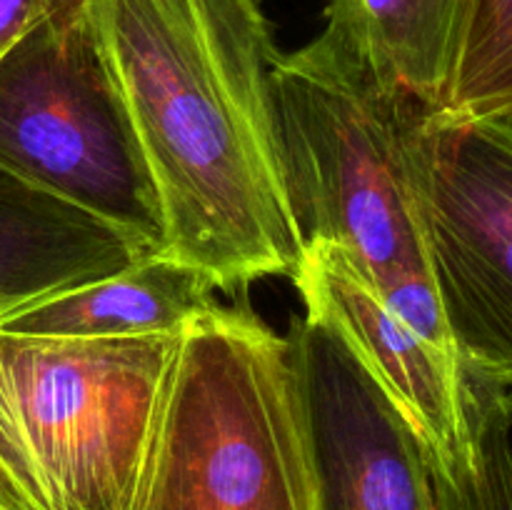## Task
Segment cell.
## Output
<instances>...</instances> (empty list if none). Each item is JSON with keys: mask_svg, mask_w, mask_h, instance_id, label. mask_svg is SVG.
<instances>
[{"mask_svg": "<svg viewBox=\"0 0 512 510\" xmlns=\"http://www.w3.org/2000/svg\"><path fill=\"white\" fill-rule=\"evenodd\" d=\"M148 168L163 255L243 290L293 275L290 208L260 0H80Z\"/></svg>", "mask_w": 512, "mask_h": 510, "instance_id": "6da1fadb", "label": "cell"}, {"mask_svg": "<svg viewBox=\"0 0 512 510\" xmlns=\"http://www.w3.org/2000/svg\"><path fill=\"white\" fill-rule=\"evenodd\" d=\"M60 3L63 0H0V55L48 18Z\"/></svg>", "mask_w": 512, "mask_h": 510, "instance_id": "5bb4252c", "label": "cell"}, {"mask_svg": "<svg viewBox=\"0 0 512 510\" xmlns=\"http://www.w3.org/2000/svg\"><path fill=\"white\" fill-rule=\"evenodd\" d=\"M468 455L433 473L438 510H512V383L468 380Z\"/></svg>", "mask_w": 512, "mask_h": 510, "instance_id": "7c38bea8", "label": "cell"}, {"mask_svg": "<svg viewBox=\"0 0 512 510\" xmlns=\"http://www.w3.org/2000/svg\"><path fill=\"white\" fill-rule=\"evenodd\" d=\"M145 510H315L290 338L250 310L185 325Z\"/></svg>", "mask_w": 512, "mask_h": 510, "instance_id": "277c9868", "label": "cell"}, {"mask_svg": "<svg viewBox=\"0 0 512 510\" xmlns=\"http://www.w3.org/2000/svg\"><path fill=\"white\" fill-rule=\"evenodd\" d=\"M290 208L303 243L338 245L360 278L425 340L458 360L428 265L410 133L423 108L320 33L273 70Z\"/></svg>", "mask_w": 512, "mask_h": 510, "instance_id": "7a4b0ae2", "label": "cell"}, {"mask_svg": "<svg viewBox=\"0 0 512 510\" xmlns=\"http://www.w3.org/2000/svg\"><path fill=\"white\" fill-rule=\"evenodd\" d=\"M410 178L460 368L512 383V120L423 110Z\"/></svg>", "mask_w": 512, "mask_h": 510, "instance_id": "8992f818", "label": "cell"}, {"mask_svg": "<svg viewBox=\"0 0 512 510\" xmlns=\"http://www.w3.org/2000/svg\"><path fill=\"white\" fill-rule=\"evenodd\" d=\"M465 0H330L325 33L360 55L380 83L438 110Z\"/></svg>", "mask_w": 512, "mask_h": 510, "instance_id": "8fae6325", "label": "cell"}, {"mask_svg": "<svg viewBox=\"0 0 512 510\" xmlns=\"http://www.w3.org/2000/svg\"><path fill=\"white\" fill-rule=\"evenodd\" d=\"M305 315L323 320L343 338L395 400L428 445L433 470H445L468 450L463 368L405 323L350 265L343 250L325 240L305 245L290 275Z\"/></svg>", "mask_w": 512, "mask_h": 510, "instance_id": "ba28073f", "label": "cell"}, {"mask_svg": "<svg viewBox=\"0 0 512 510\" xmlns=\"http://www.w3.org/2000/svg\"><path fill=\"white\" fill-rule=\"evenodd\" d=\"M438 113L512 120V0H465Z\"/></svg>", "mask_w": 512, "mask_h": 510, "instance_id": "4fadbf2b", "label": "cell"}, {"mask_svg": "<svg viewBox=\"0 0 512 510\" xmlns=\"http://www.w3.org/2000/svg\"><path fill=\"white\" fill-rule=\"evenodd\" d=\"M180 335L0 330V510H145Z\"/></svg>", "mask_w": 512, "mask_h": 510, "instance_id": "3957f363", "label": "cell"}, {"mask_svg": "<svg viewBox=\"0 0 512 510\" xmlns=\"http://www.w3.org/2000/svg\"><path fill=\"white\" fill-rule=\"evenodd\" d=\"M315 510H438L428 445L323 320L293 328Z\"/></svg>", "mask_w": 512, "mask_h": 510, "instance_id": "52a82bcc", "label": "cell"}, {"mask_svg": "<svg viewBox=\"0 0 512 510\" xmlns=\"http://www.w3.org/2000/svg\"><path fill=\"white\" fill-rule=\"evenodd\" d=\"M0 168L163 253L158 198L80 0L0 55Z\"/></svg>", "mask_w": 512, "mask_h": 510, "instance_id": "5b68a950", "label": "cell"}, {"mask_svg": "<svg viewBox=\"0 0 512 510\" xmlns=\"http://www.w3.org/2000/svg\"><path fill=\"white\" fill-rule=\"evenodd\" d=\"M213 293L198 268L155 253L108 278L23 305L0 318V330L60 338L178 335L218 305Z\"/></svg>", "mask_w": 512, "mask_h": 510, "instance_id": "30bf717a", "label": "cell"}, {"mask_svg": "<svg viewBox=\"0 0 512 510\" xmlns=\"http://www.w3.org/2000/svg\"><path fill=\"white\" fill-rule=\"evenodd\" d=\"M145 255L125 233L0 168V318Z\"/></svg>", "mask_w": 512, "mask_h": 510, "instance_id": "9c48e42d", "label": "cell"}]
</instances>
